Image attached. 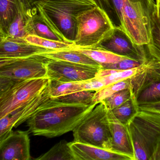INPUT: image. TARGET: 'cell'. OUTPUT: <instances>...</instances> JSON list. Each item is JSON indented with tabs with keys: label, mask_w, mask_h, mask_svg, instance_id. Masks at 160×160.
Segmentation results:
<instances>
[{
	"label": "cell",
	"mask_w": 160,
	"mask_h": 160,
	"mask_svg": "<svg viewBox=\"0 0 160 160\" xmlns=\"http://www.w3.org/2000/svg\"><path fill=\"white\" fill-rule=\"evenodd\" d=\"M96 104L65 103L52 98L27 121L29 131L49 138L62 135L73 131Z\"/></svg>",
	"instance_id": "1"
},
{
	"label": "cell",
	"mask_w": 160,
	"mask_h": 160,
	"mask_svg": "<svg viewBox=\"0 0 160 160\" xmlns=\"http://www.w3.org/2000/svg\"><path fill=\"white\" fill-rule=\"evenodd\" d=\"M96 6L92 0H38L32 7L61 41L74 43L77 18Z\"/></svg>",
	"instance_id": "2"
},
{
	"label": "cell",
	"mask_w": 160,
	"mask_h": 160,
	"mask_svg": "<svg viewBox=\"0 0 160 160\" xmlns=\"http://www.w3.org/2000/svg\"><path fill=\"white\" fill-rule=\"evenodd\" d=\"M105 12L115 28L124 32L133 42L146 45L150 39L151 0H103Z\"/></svg>",
	"instance_id": "3"
},
{
	"label": "cell",
	"mask_w": 160,
	"mask_h": 160,
	"mask_svg": "<svg viewBox=\"0 0 160 160\" xmlns=\"http://www.w3.org/2000/svg\"><path fill=\"white\" fill-rule=\"evenodd\" d=\"M126 125L135 160H153L160 145V115L139 110Z\"/></svg>",
	"instance_id": "4"
},
{
	"label": "cell",
	"mask_w": 160,
	"mask_h": 160,
	"mask_svg": "<svg viewBox=\"0 0 160 160\" xmlns=\"http://www.w3.org/2000/svg\"><path fill=\"white\" fill-rule=\"evenodd\" d=\"M73 135L74 142L113 151L108 109L102 102L98 103L74 129Z\"/></svg>",
	"instance_id": "5"
},
{
	"label": "cell",
	"mask_w": 160,
	"mask_h": 160,
	"mask_svg": "<svg viewBox=\"0 0 160 160\" xmlns=\"http://www.w3.org/2000/svg\"><path fill=\"white\" fill-rule=\"evenodd\" d=\"M49 81L48 78L23 80L0 77V118L36 97Z\"/></svg>",
	"instance_id": "6"
},
{
	"label": "cell",
	"mask_w": 160,
	"mask_h": 160,
	"mask_svg": "<svg viewBox=\"0 0 160 160\" xmlns=\"http://www.w3.org/2000/svg\"><path fill=\"white\" fill-rule=\"evenodd\" d=\"M106 13L96 6L77 18L75 48L96 47L108 37L115 28Z\"/></svg>",
	"instance_id": "7"
},
{
	"label": "cell",
	"mask_w": 160,
	"mask_h": 160,
	"mask_svg": "<svg viewBox=\"0 0 160 160\" xmlns=\"http://www.w3.org/2000/svg\"><path fill=\"white\" fill-rule=\"evenodd\" d=\"M50 60L41 55L23 58H0V77L23 80L47 78L46 65Z\"/></svg>",
	"instance_id": "8"
},
{
	"label": "cell",
	"mask_w": 160,
	"mask_h": 160,
	"mask_svg": "<svg viewBox=\"0 0 160 160\" xmlns=\"http://www.w3.org/2000/svg\"><path fill=\"white\" fill-rule=\"evenodd\" d=\"M49 94L48 84L38 95L9 114L0 118V141L12 131L28 121L33 114L44 106L52 99Z\"/></svg>",
	"instance_id": "9"
},
{
	"label": "cell",
	"mask_w": 160,
	"mask_h": 160,
	"mask_svg": "<svg viewBox=\"0 0 160 160\" xmlns=\"http://www.w3.org/2000/svg\"><path fill=\"white\" fill-rule=\"evenodd\" d=\"M47 78L51 80L64 82H82L96 77L102 68L50 59L47 63Z\"/></svg>",
	"instance_id": "10"
},
{
	"label": "cell",
	"mask_w": 160,
	"mask_h": 160,
	"mask_svg": "<svg viewBox=\"0 0 160 160\" xmlns=\"http://www.w3.org/2000/svg\"><path fill=\"white\" fill-rule=\"evenodd\" d=\"M144 46L135 43L123 31L115 28L112 33L97 47L119 56L145 62L149 58Z\"/></svg>",
	"instance_id": "11"
},
{
	"label": "cell",
	"mask_w": 160,
	"mask_h": 160,
	"mask_svg": "<svg viewBox=\"0 0 160 160\" xmlns=\"http://www.w3.org/2000/svg\"><path fill=\"white\" fill-rule=\"evenodd\" d=\"M30 133L29 130L12 131L7 137L0 141V159L31 160Z\"/></svg>",
	"instance_id": "12"
},
{
	"label": "cell",
	"mask_w": 160,
	"mask_h": 160,
	"mask_svg": "<svg viewBox=\"0 0 160 160\" xmlns=\"http://www.w3.org/2000/svg\"><path fill=\"white\" fill-rule=\"evenodd\" d=\"M53 50L31 43L25 39L0 38V58H23Z\"/></svg>",
	"instance_id": "13"
},
{
	"label": "cell",
	"mask_w": 160,
	"mask_h": 160,
	"mask_svg": "<svg viewBox=\"0 0 160 160\" xmlns=\"http://www.w3.org/2000/svg\"><path fill=\"white\" fill-rule=\"evenodd\" d=\"M108 116L112 137V151L135 160L134 151L127 126L117 119L109 110Z\"/></svg>",
	"instance_id": "14"
},
{
	"label": "cell",
	"mask_w": 160,
	"mask_h": 160,
	"mask_svg": "<svg viewBox=\"0 0 160 160\" xmlns=\"http://www.w3.org/2000/svg\"><path fill=\"white\" fill-rule=\"evenodd\" d=\"M75 160H132L118 152L79 142H70Z\"/></svg>",
	"instance_id": "15"
},
{
	"label": "cell",
	"mask_w": 160,
	"mask_h": 160,
	"mask_svg": "<svg viewBox=\"0 0 160 160\" xmlns=\"http://www.w3.org/2000/svg\"><path fill=\"white\" fill-rule=\"evenodd\" d=\"M160 80V62L149 58L138 67V71L131 78L132 95H135L147 85Z\"/></svg>",
	"instance_id": "16"
},
{
	"label": "cell",
	"mask_w": 160,
	"mask_h": 160,
	"mask_svg": "<svg viewBox=\"0 0 160 160\" xmlns=\"http://www.w3.org/2000/svg\"><path fill=\"white\" fill-rule=\"evenodd\" d=\"M150 39L146 45L149 58L153 59L160 62V21L157 14L156 3L151 0L149 4Z\"/></svg>",
	"instance_id": "17"
},
{
	"label": "cell",
	"mask_w": 160,
	"mask_h": 160,
	"mask_svg": "<svg viewBox=\"0 0 160 160\" xmlns=\"http://www.w3.org/2000/svg\"><path fill=\"white\" fill-rule=\"evenodd\" d=\"M48 58L102 68V66L75 48L49 51L39 54Z\"/></svg>",
	"instance_id": "18"
},
{
	"label": "cell",
	"mask_w": 160,
	"mask_h": 160,
	"mask_svg": "<svg viewBox=\"0 0 160 160\" xmlns=\"http://www.w3.org/2000/svg\"><path fill=\"white\" fill-rule=\"evenodd\" d=\"M28 35H35L46 39L61 41L43 22L41 16L34 7L29 9L28 8Z\"/></svg>",
	"instance_id": "19"
},
{
	"label": "cell",
	"mask_w": 160,
	"mask_h": 160,
	"mask_svg": "<svg viewBox=\"0 0 160 160\" xmlns=\"http://www.w3.org/2000/svg\"><path fill=\"white\" fill-rule=\"evenodd\" d=\"M28 21V8L25 7L21 0H17L16 15L9 27L5 37L26 39L28 36L27 32Z\"/></svg>",
	"instance_id": "20"
},
{
	"label": "cell",
	"mask_w": 160,
	"mask_h": 160,
	"mask_svg": "<svg viewBox=\"0 0 160 160\" xmlns=\"http://www.w3.org/2000/svg\"><path fill=\"white\" fill-rule=\"evenodd\" d=\"M17 12V0H0V38L6 37Z\"/></svg>",
	"instance_id": "21"
},
{
	"label": "cell",
	"mask_w": 160,
	"mask_h": 160,
	"mask_svg": "<svg viewBox=\"0 0 160 160\" xmlns=\"http://www.w3.org/2000/svg\"><path fill=\"white\" fill-rule=\"evenodd\" d=\"M75 48L99 63L102 67L117 63L127 58L116 55L98 47L88 48Z\"/></svg>",
	"instance_id": "22"
},
{
	"label": "cell",
	"mask_w": 160,
	"mask_h": 160,
	"mask_svg": "<svg viewBox=\"0 0 160 160\" xmlns=\"http://www.w3.org/2000/svg\"><path fill=\"white\" fill-rule=\"evenodd\" d=\"M35 159L36 160H75L70 147V142L65 140L60 141L47 152Z\"/></svg>",
	"instance_id": "23"
},
{
	"label": "cell",
	"mask_w": 160,
	"mask_h": 160,
	"mask_svg": "<svg viewBox=\"0 0 160 160\" xmlns=\"http://www.w3.org/2000/svg\"><path fill=\"white\" fill-rule=\"evenodd\" d=\"M49 94L52 98L84 90V81L64 82L49 79Z\"/></svg>",
	"instance_id": "24"
},
{
	"label": "cell",
	"mask_w": 160,
	"mask_h": 160,
	"mask_svg": "<svg viewBox=\"0 0 160 160\" xmlns=\"http://www.w3.org/2000/svg\"><path fill=\"white\" fill-rule=\"evenodd\" d=\"M133 97L138 106L160 102V80L144 87Z\"/></svg>",
	"instance_id": "25"
},
{
	"label": "cell",
	"mask_w": 160,
	"mask_h": 160,
	"mask_svg": "<svg viewBox=\"0 0 160 160\" xmlns=\"http://www.w3.org/2000/svg\"><path fill=\"white\" fill-rule=\"evenodd\" d=\"M138 110V106L132 95L130 99L121 105L110 111L117 119L126 125Z\"/></svg>",
	"instance_id": "26"
},
{
	"label": "cell",
	"mask_w": 160,
	"mask_h": 160,
	"mask_svg": "<svg viewBox=\"0 0 160 160\" xmlns=\"http://www.w3.org/2000/svg\"><path fill=\"white\" fill-rule=\"evenodd\" d=\"M95 91L83 90L77 92L64 96L53 98L55 102L74 104L92 105Z\"/></svg>",
	"instance_id": "27"
},
{
	"label": "cell",
	"mask_w": 160,
	"mask_h": 160,
	"mask_svg": "<svg viewBox=\"0 0 160 160\" xmlns=\"http://www.w3.org/2000/svg\"><path fill=\"white\" fill-rule=\"evenodd\" d=\"M26 40L31 43L51 50H60L75 48L74 44L50 40L35 35H28Z\"/></svg>",
	"instance_id": "28"
},
{
	"label": "cell",
	"mask_w": 160,
	"mask_h": 160,
	"mask_svg": "<svg viewBox=\"0 0 160 160\" xmlns=\"http://www.w3.org/2000/svg\"><path fill=\"white\" fill-rule=\"evenodd\" d=\"M131 87V78L108 85L95 92L93 103L97 104L119 91Z\"/></svg>",
	"instance_id": "29"
},
{
	"label": "cell",
	"mask_w": 160,
	"mask_h": 160,
	"mask_svg": "<svg viewBox=\"0 0 160 160\" xmlns=\"http://www.w3.org/2000/svg\"><path fill=\"white\" fill-rule=\"evenodd\" d=\"M132 96L131 87L119 91L102 101L108 110H111L125 102Z\"/></svg>",
	"instance_id": "30"
},
{
	"label": "cell",
	"mask_w": 160,
	"mask_h": 160,
	"mask_svg": "<svg viewBox=\"0 0 160 160\" xmlns=\"http://www.w3.org/2000/svg\"><path fill=\"white\" fill-rule=\"evenodd\" d=\"M138 67L126 70H117L116 72L103 77H95L101 80L105 85V87L110 84L130 78L136 74Z\"/></svg>",
	"instance_id": "31"
},
{
	"label": "cell",
	"mask_w": 160,
	"mask_h": 160,
	"mask_svg": "<svg viewBox=\"0 0 160 160\" xmlns=\"http://www.w3.org/2000/svg\"><path fill=\"white\" fill-rule=\"evenodd\" d=\"M144 62L127 58L122 60L117 63L102 66V69H114L117 70H126L137 68L144 63Z\"/></svg>",
	"instance_id": "32"
},
{
	"label": "cell",
	"mask_w": 160,
	"mask_h": 160,
	"mask_svg": "<svg viewBox=\"0 0 160 160\" xmlns=\"http://www.w3.org/2000/svg\"><path fill=\"white\" fill-rule=\"evenodd\" d=\"M104 87V84L96 77L89 80L84 81V90L96 92Z\"/></svg>",
	"instance_id": "33"
},
{
	"label": "cell",
	"mask_w": 160,
	"mask_h": 160,
	"mask_svg": "<svg viewBox=\"0 0 160 160\" xmlns=\"http://www.w3.org/2000/svg\"><path fill=\"white\" fill-rule=\"evenodd\" d=\"M138 110L151 112L160 115V102L144 104L138 106Z\"/></svg>",
	"instance_id": "34"
},
{
	"label": "cell",
	"mask_w": 160,
	"mask_h": 160,
	"mask_svg": "<svg viewBox=\"0 0 160 160\" xmlns=\"http://www.w3.org/2000/svg\"><path fill=\"white\" fill-rule=\"evenodd\" d=\"M25 7L28 9L32 8L38 0H21Z\"/></svg>",
	"instance_id": "35"
},
{
	"label": "cell",
	"mask_w": 160,
	"mask_h": 160,
	"mask_svg": "<svg viewBox=\"0 0 160 160\" xmlns=\"http://www.w3.org/2000/svg\"><path fill=\"white\" fill-rule=\"evenodd\" d=\"M96 3V5L104 11V5L103 0H92ZM105 12V11H104Z\"/></svg>",
	"instance_id": "36"
},
{
	"label": "cell",
	"mask_w": 160,
	"mask_h": 160,
	"mask_svg": "<svg viewBox=\"0 0 160 160\" xmlns=\"http://www.w3.org/2000/svg\"><path fill=\"white\" fill-rule=\"evenodd\" d=\"M153 160H160V145L154 155Z\"/></svg>",
	"instance_id": "37"
},
{
	"label": "cell",
	"mask_w": 160,
	"mask_h": 160,
	"mask_svg": "<svg viewBox=\"0 0 160 160\" xmlns=\"http://www.w3.org/2000/svg\"><path fill=\"white\" fill-rule=\"evenodd\" d=\"M156 6H157V14H158V18L160 21V4L158 2H156Z\"/></svg>",
	"instance_id": "38"
},
{
	"label": "cell",
	"mask_w": 160,
	"mask_h": 160,
	"mask_svg": "<svg viewBox=\"0 0 160 160\" xmlns=\"http://www.w3.org/2000/svg\"><path fill=\"white\" fill-rule=\"evenodd\" d=\"M156 2H158V3L160 4V0H156Z\"/></svg>",
	"instance_id": "39"
}]
</instances>
